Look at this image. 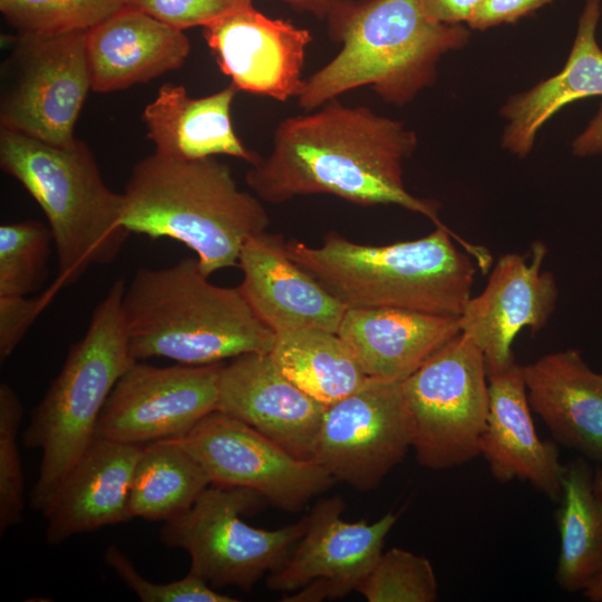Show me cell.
Returning <instances> with one entry per match:
<instances>
[{
  "instance_id": "cell-1",
  "label": "cell",
  "mask_w": 602,
  "mask_h": 602,
  "mask_svg": "<svg viewBox=\"0 0 602 602\" xmlns=\"http://www.w3.org/2000/svg\"><path fill=\"white\" fill-rule=\"evenodd\" d=\"M417 144L405 123L332 99L318 111L281 120L271 153L251 165L245 182L269 203L330 194L365 206L398 205L448 229L437 202L405 186L404 162Z\"/></svg>"
},
{
  "instance_id": "cell-26",
  "label": "cell",
  "mask_w": 602,
  "mask_h": 602,
  "mask_svg": "<svg viewBox=\"0 0 602 602\" xmlns=\"http://www.w3.org/2000/svg\"><path fill=\"white\" fill-rule=\"evenodd\" d=\"M559 502L555 581L566 592L584 591L602 572V497L584 457L564 465Z\"/></svg>"
},
{
  "instance_id": "cell-6",
  "label": "cell",
  "mask_w": 602,
  "mask_h": 602,
  "mask_svg": "<svg viewBox=\"0 0 602 602\" xmlns=\"http://www.w3.org/2000/svg\"><path fill=\"white\" fill-rule=\"evenodd\" d=\"M0 167L47 217L57 253L51 285L58 291L118 256L130 234L123 224L124 196L107 186L86 143L55 146L0 127Z\"/></svg>"
},
{
  "instance_id": "cell-10",
  "label": "cell",
  "mask_w": 602,
  "mask_h": 602,
  "mask_svg": "<svg viewBox=\"0 0 602 602\" xmlns=\"http://www.w3.org/2000/svg\"><path fill=\"white\" fill-rule=\"evenodd\" d=\"M86 33L18 32L0 68V127L55 146L76 143L91 89Z\"/></svg>"
},
{
  "instance_id": "cell-23",
  "label": "cell",
  "mask_w": 602,
  "mask_h": 602,
  "mask_svg": "<svg viewBox=\"0 0 602 602\" xmlns=\"http://www.w3.org/2000/svg\"><path fill=\"white\" fill-rule=\"evenodd\" d=\"M522 372L531 409L554 440L602 462V373L576 349L542 356Z\"/></svg>"
},
{
  "instance_id": "cell-32",
  "label": "cell",
  "mask_w": 602,
  "mask_h": 602,
  "mask_svg": "<svg viewBox=\"0 0 602 602\" xmlns=\"http://www.w3.org/2000/svg\"><path fill=\"white\" fill-rule=\"evenodd\" d=\"M23 407L17 392L0 385V534L22 521L25 478L18 450Z\"/></svg>"
},
{
  "instance_id": "cell-2",
  "label": "cell",
  "mask_w": 602,
  "mask_h": 602,
  "mask_svg": "<svg viewBox=\"0 0 602 602\" xmlns=\"http://www.w3.org/2000/svg\"><path fill=\"white\" fill-rule=\"evenodd\" d=\"M290 258L347 308H401L459 317L472 297L476 266L491 253L436 227L412 241L366 245L331 231L319 247L285 242Z\"/></svg>"
},
{
  "instance_id": "cell-30",
  "label": "cell",
  "mask_w": 602,
  "mask_h": 602,
  "mask_svg": "<svg viewBox=\"0 0 602 602\" xmlns=\"http://www.w3.org/2000/svg\"><path fill=\"white\" fill-rule=\"evenodd\" d=\"M126 6V0H0L4 20L19 33L87 31Z\"/></svg>"
},
{
  "instance_id": "cell-24",
  "label": "cell",
  "mask_w": 602,
  "mask_h": 602,
  "mask_svg": "<svg viewBox=\"0 0 602 602\" xmlns=\"http://www.w3.org/2000/svg\"><path fill=\"white\" fill-rule=\"evenodd\" d=\"M602 0H585L571 51L562 70L507 98L499 115L505 120L501 146L525 158L540 129L565 106L602 97V48L596 38Z\"/></svg>"
},
{
  "instance_id": "cell-7",
  "label": "cell",
  "mask_w": 602,
  "mask_h": 602,
  "mask_svg": "<svg viewBox=\"0 0 602 602\" xmlns=\"http://www.w3.org/2000/svg\"><path fill=\"white\" fill-rule=\"evenodd\" d=\"M125 290L123 279L113 282L95 307L86 333L70 346L60 372L30 415L23 444L42 454L29 495L35 511L42 513L93 441L108 396L136 361L129 351L123 312Z\"/></svg>"
},
{
  "instance_id": "cell-19",
  "label": "cell",
  "mask_w": 602,
  "mask_h": 602,
  "mask_svg": "<svg viewBox=\"0 0 602 602\" xmlns=\"http://www.w3.org/2000/svg\"><path fill=\"white\" fill-rule=\"evenodd\" d=\"M142 447L93 439L42 511L49 544L132 520L129 495Z\"/></svg>"
},
{
  "instance_id": "cell-18",
  "label": "cell",
  "mask_w": 602,
  "mask_h": 602,
  "mask_svg": "<svg viewBox=\"0 0 602 602\" xmlns=\"http://www.w3.org/2000/svg\"><path fill=\"white\" fill-rule=\"evenodd\" d=\"M237 287L244 299L274 333L319 328L337 332L347 307L293 261L280 234L266 231L243 246Z\"/></svg>"
},
{
  "instance_id": "cell-33",
  "label": "cell",
  "mask_w": 602,
  "mask_h": 602,
  "mask_svg": "<svg viewBox=\"0 0 602 602\" xmlns=\"http://www.w3.org/2000/svg\"><path fill=\"white\" fill-rule=\"evenodd\" d=\"M105 563L143 602H236L217 592L201 577L187 573L169 583H153L143 577L132 561L114 544L105 552Z\"/></svg>"
},
{
  "instance_id": "cell-3",
  "label": "cell",
  "mask_w": 602,
  "mask_h": 602,
  "mask_svg": "<svg viewBox=\"0 0 602 602\" xmlns=\"http://www.w3.org/2000/svg\"><path fill=\"white\" fill-rule=\"evenodd\" d=\"M326 20L342 47L305 79L298 104L309 111L361 86L387 104L407 105L434 85L441 57L470 38L463 25L430 19L423 0H341Z\"/></svg>"
},
{
  "instance_id": "cell-29",
  "label": "cell",
  "mask_w": 602,
  "mask_h": 602,
  "mask_svg": "<svg viewBox=\"0 0 602 602\" xmlns=\"http://www.w3.org/2000/svg\"><path fill=\"white\" fill-rule=\"evenodd\" d=\"M52 233L38 220L0 226V297H25L47 276Z\"/></svg>"
},
{
  "instance_id": "cell-14",
  "label": "cell",
  "mask_w": 602,
  "mask_h": 602,
  "mask_svg": "<svg viewBox=\"0 0 602 602\" xmlns=\"http://www.w3.org/2000/svg\"><path fill=\"white\" fill-rule=\"evenodd\" d=\"M343 509L339 496L319 501L287 562L266 575V588L283 592L282 601L344 598L368 575L399 513L389 512L370 524L365 520L350 523L341 518Z\"/></svg>"
},
{
  "instance_id": "cell-17",
  "label": "cell",
  "mask_w": 602,
  "mask_h": 602,
  "mask_svg": "<svg viewBox=\"0 0 602 602\" xmlns=\"http://www.w3.org/2000/svg\"><path fill=\"white\" fill-rule=\"evenodd\" d=\"M216 410L253 427L293 457L313 460L326 406L289 380L269 353L250 352L223 365Z\"/></svg>"
},
{
  "instance_id": "cell-16",
  "label": "cell",
  "mask_w": 602,
  "mask_h": 602,
  "mask_svg": "<svg viewBox=\"0 0 602 602\" xmlns=\"http://www.w3.org/2000/svg\"><path fill=\"white\" fill-rule=\"evenodd\" d=\"M547 249L537 241L531 260L507 253L493 268L484 290L470 297L459 315L460 330L484 355L487 375L515 361L512 344L518 332L540 331L554 312L559 290L554 275L543 270Z\"/></svg>"
},
{
  "instance_id": "cell-28",
  "label": "cell",
  "mask_w": 602,
  "mask_h": 602,
  "mask_svg": "<svg viewBox=\"0 0 602 602\" xmlns=\"http://www.w3.org/2000/svg\"><path fill=\"white\" fill-rule=\"evenodd\" d=\"M210 485L202 465L176 437L147 443L134 469L130 517L164 523L177 518Z\"/></svg>"
},
{
  "instance_id": "cell-34",
  "label": "cell",
  "mask_w": 602,
  "mask_h": 602,
  "mask_svg": "<svg viewBox=\"0 0 602 602\" xmlns=\"http://www.w3.org/2000/svg\"><path fill=\"white\" fill-rule=\"evenodd\" d=\"M253 0H126L137 9L173 28L204 27L226 12Z\"/></svg>"
},
{
  "instance_id": "cell-11",
  "label": "cell",
  "mask_w": 602,
  "mask_h": 602,
  "mask_svg": "<svg viewBox=\"0 0 602 602\" xmlns=\"http://www.w3.org/2000/svg\"><path fill=\"white\" fill-rule=\"evenodd\" d=\"M411 446L412 420L402 381L369 377L358 390L326 407L313 462L336 482L369 492Z\"/></svg>"
},
{
  "instance_id": "cell-31",
  "label": "cell",
  "mask_w": 602,
  "mask_h": 602,
  "mask_svg": "<svg viewBox=\"0 0 602 602\" xmlns=\"http://www.w3.org/2000/svg\"><path fill=\"white\" fill-rule=\"evenodd\" d=\"M357 592L368 602H434L438 582L427 557L392 547L380 554Z\"/></svg>"
},
{
  "instance_id": "cell-25",
  "label": "cell",
  "mask_w": 602,
  "mask_h": 602,
  "mask_svg": "<svg viewBox=\"0 0 602 602\" xmlns=\"http://www.w3.org/2000/svg\"><path fill=\"white\" fill-rule=\"evenodd\" d=\"M239 91L231 82L212 95L193 98L184 86L165 82L143 111L155 153L179 161L229 155L258 163L261 157L244 146L232 126L231 106Z\"/></svg>"
},
{
  "instance_id": "cell-36",
  "label": "cell",
  "mask_w": 602,
  "mask_h": 602,
  "mask_svg": "<svg viewBox=\"0 0 602 602\" xmlns=\"http://www.w3.org/2000/svg\"><path fill=\"white\" fill-rule=\"evenodd\" d=\"M554 1L557 0H484L467 26L470 30L485 31L514 23Z\"/></svg>"
},
{
  "instance_id": "cell-35",
  "label": "cell",
  "mask_w": 602,
  "mask_h": 602,
  "mask_svg": "<svg viewBox=\"0 0 602 602\" xmlns=\"http://www.w3.org/2000/svg\"><path fill=\"white\" fill-rule=\"evenodd\" d=\"M59 291L50 285L41 294L0 297V359L3 362L25 337L40 312Z\"/></svg>"
},
{
  "instance_id": "cell-37",
  "label": "cell",
  "mask_w": 602,
  "mask_h": 602,
  "mask_svg": "<svg viewBox=\"0 0 602 602\" xmlns=\"http://www.w3.org/2000/svg\"><path fill=\"white\" fill-rule=\"evenodd\" d=\"M484 0H423L427 16L445 25L468 23Z\"/></svg>"
},
{
  "instance_id": "cell-13",
  "label": "cell",
  "mask_w": 602,
  "mask_h": 602,
  "mask_svg": "<svg viewBox=\"0 0 602 602\" xmlns=\"http://www.w3.org/2000/svg\"><path fill=\"white\" fill-rule=\"evenodd\" d=\"M223 365L155 367L135 361L108 396L95 437L145 445L186 435L217 409Z\"/></svg>"
},
{
  "instance_id": "cell-22",
  "label": "cell",
  "mask_w": 602,
  "mask_h": 602,
  "mask_svg": "<svg viewBox=\"0 0 602 602\" xmlns=\"http://www.w3.org/2000/svg\"><path fill=\"white\" fill-rule=\"evenodd\" d=\"M459 317L401 308H347L337 333L368 377L404 381L452 338Z\"/></svg>"
},
{
  "instance_id": "cell-38",
  "label": "cell",
  "mask_w": 602,
  "mask_h": 602,
  "mask_svg": "<svg viewBox=\"0 0 602 602\" xmlns=\"http://www.w3.org/2000/svg\"><path fill=\"white\" fill-rule=\"evenodd\" d=\"M573 155L590 157L602 154V100L594 117L571 144Z\"/></svg>"
},
{
  "instance_id": "cell-39",
  "label": "cell",
  "mask_w": 602,
  "mask_h": 602,
  "mask_svg": "<svg viewBox=\"0 0 602 602\" xmlns=\"http://www.w3.org/2000/svg\"><path fill=\"white\" fill-rule=\"evenodd\" d=\"M299 12H307L319 19H327L341 0H281Z\"/></svg>"
},
{
  "instance_id": "cell-27",
  "label": "cell",
  "mask_w": 602,
  "mask_h": 602,
  "mask_svg": "<svg viewBox=\"0 0 602 602\" xmlns=\"http://www.w3.org/2000/svg\"><path fill=\"white\" fill-rule=\"evenodd\" d=\"M269 355L289 380L326 407L355 392L369 378L339 334L324 329L275 333Z\"/></svg>"
},
{
  "instance_id": "cell-4",
  "label": "cell",
  "mask_w": 602,
  "mask_h": 602,
  "mask_svg": "<svg viewBox=\"0 0 602 602\" xmlns=\"http://www.w3.org/2000/svg\"><path fill=\"white\" fill-rule=\"evenodd\" d=\"M123 312L136 361L219 363L244 353H269L275 339L239 288L210 282L196 258L139 269L125 290Z\"/></svg>"
},
{
  "instance_id": "cell-21",
  "label": "cell",
  "mask_w": 602,
  "mask_h": 602,
  "mask_svg": "<svg viewBox=\"0 0 602 602\" xmlns=\"http://www.w3.org/2000/svg\"><path fill=\"white\" fill-rule=\"evenodd\" d=\"M91 90L113 93L183 66L191 43L183 30L125 6L87 30Z\"/></svg>"
},
{
  "instance_id": "cell-5",
  "label": "cell",
  "mask_w": 602,
  "mask_h": 602,
  "mask_svg": "<svg viewBox=\"0 0 602 602\" xmlns=\"http://www.w3.org/2000/svg\"><path fill=\"white\" fill-rule=\"evenodd\" d=\"M123 196L130 233L183 243L208 278L237 266L244 244L270 223L259 198L240 190L230 167L213 157L148 155L133 167Z\"/></svg>"
},
{
  "instance_id": "cell-41",
  "label": "cell",
  "mask_w": 602,
  "mask_h": 602,
  "mask_svg": "<svg viewBox=\"0 0 602 602\" xmlns=\"http://www.w3.org/2000/svg\"><path fill=\"white\" fill-rule=\"evenodd\" d=\"M594 483H595V487L598 492L600 493L602 497V470L601 469H596V472L594 473Z\"/></svg>"
},
{
  "instance_id": "cell-40",
  "label": "cell",
  "mask_w": 602,
  "mask_h": 602,
  "mask_svg": "<svg viewBox=\"0 0 602 602\" xmlns=\"http://www.w3.org/2000/svg\"><path fill=\"white\" fill-rule=\"evenodd\" d=\"M583 594L592 602H602V572L588 585Z\"/></svg>"
},
{
  "instance_id": "cell-15",
  "label": "cell",
  "mask_w": 602,
  "mask_h": 602,
  "mask_svg": "<svg viewBox=\"0 0 602 602\" xmlns=\"http://www.w3.org/2000/svg\"><path fill=\"white\" fill-rule=\"evenodd\" d=\"M202 33L219 68L239 90L279 101L304 90L310 30L269 18L250 3L205 25Z\"/></svg>"
},
{
  "instance_id": "cell-9",
  "label": "cell",
  "mask_w": 602,
  "mask_h": 602,
  "mask_svg": "<svg viewBox=\"0 0 602 602\" xmlns=\"http://www.w3.org/2000/svg\"><path fill=\"white\" fill-rule=\"evenodd\" d=\"M419 465L435 470L480 456L489 410L483 352L460 331L402 381Z\"/></svg>"
},
{
  "instance_id": "cell-12",
  "label": "cell",
  "mask_w": 602,
  "mask_h": 602,
  "mask_svg": "<svg viewBox=\"0 0 602 602\" xmlns=\"http://www.w3.org/2000/svg\"><path fill=\"white\" fill-rule=\"evenodd\" d=\"M176 438L202 465L211 484L255 491L283 511H301L336 482L315 462L293 457L253 427L219 410Z\"/></svg>"
},
{
  "instance_id": "cell-8",
  "label": "cell",
  "mask_w": 602,
  "mask_h": 602,
  "mask_svg": "<svg viewBox=\"0 0 602 602\" xmlns=\"http://www.w3.org/2000/svg\"><path fill=\"white\" fill-rule=\"evenodd\" d=\"M265 498L245 487L211 484L183 515L165 522L164 545L182 548L192 573L212 588L233 585L250 591L289 559L308 525V515L276 530L256 528L242 520Z\"/></svg>"
},
{
  "instance_id": "cell-20",
  "label": "cell",
  "mask_w": 602,
  "mask_h": 602,
  "mask_svg": "<svg viewBox=\"0 0 602 602\" xmlns=\"http://www.w3.org/2000/svg\"><path fill=\"white\" fill-rule=\"evenodd\" d=\"M489 410L480 443L492 475L499 483L530 484L553 502L562 494L564 465L553 441L542 440L532 418L522 366L488 375Z\"/></svg>"
}]
</instances>
